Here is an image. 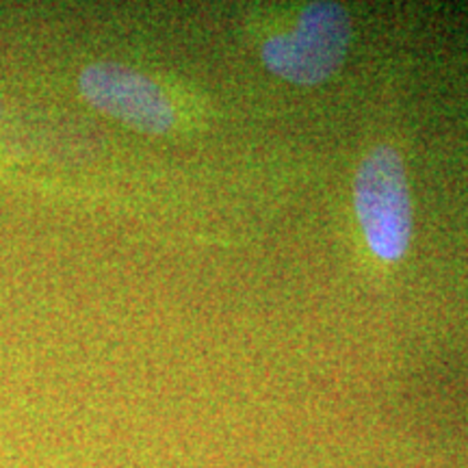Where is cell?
Returning <instances> with one entry per match:
<instances>
[{"mask_svg": "<svg viewBox=\"0 0 468 468\" xmlns=\"http://www.w3.org/2000/svg\"><path fill=\"white\" fill-rule=\"evenodd\" d=\"M354 208L368 250L384 262H399L412 239V202L401 156L378 145L362 159L354 180Z\"/></svg>", "mask_w": 468, "mask_h": 468, "instance_id": "obj_1", "label": "cell"}, {"mask_svg": "<svg viewBox=\"0 0 468 468\" xmlns=\"http://www.w3.org/2000/svg\"><path fill=\"white\" fill-rule=\"evenodd\" d=\"M83 98L101 113L139 133L163 134L174 126V107L154 80L115 61H98L79 76Z\"/></svg>", "mask_w": 468, "mask_h": 468, "instance_id": "obj_3", "label": "cell"}, {"mask_svg": "<svg viewBox=\"0 0 468 468\" xmlns=\"http://www.w3.org/2000/svg\"><path fill=\"white\" fill-rule=\"evenodd\" d=\"M351 17L338 3L308 5L297 27L261 46L265 68L295 85H321L341 69L351 44Z\"/></svg>", "mask_w": 468, "mask_h": 468, "instance_id": "obj_2", "label": "cell"}]
</instances>
